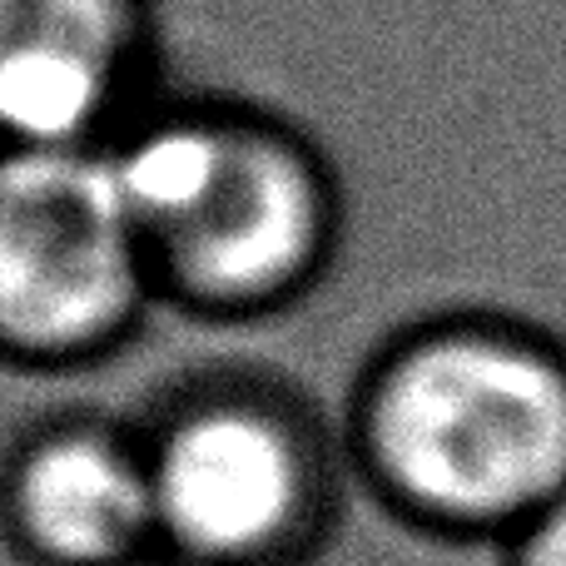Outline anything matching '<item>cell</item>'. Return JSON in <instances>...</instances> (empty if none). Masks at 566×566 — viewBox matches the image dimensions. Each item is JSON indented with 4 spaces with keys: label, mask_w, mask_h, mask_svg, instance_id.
<instances>
[{
    "label": "cell",
    "mask_w": 566,
    "mask_h": 566,
    "mask_svg": "<svg viewBox=\"0 0 566 566\" xmlns=\"http://www.w3.org/2000/svg\"><path fill=\"white\" fill-rule=\"evenodd\" d=\"M159 313L149 249L99 149H0V373L109 368Z\"/></svg>",
    "instance_id": "obj_4"
},
{
    "label": "cell",
    "mask_w": 566,
    "mask_h": 566,
    "mask_svg": "<svg viewBox=\"0 0 566 566\" xmlns=\"http://www.w3.org/2000/svg\"><path fill=\"white\" fill-rule=\"evenodd\" d=\"M353 492L432 537H512L566 492V343L502 313L402 323L338 412Z\"/></svg>",
    "instance_id": "obj_2"
},
{
    "label": "cell",
    "mask_w": 566,
    "mask_h": 566,
    "mask_svg": "<svg viewBox=\"0 0 566 566\" xmlns=\"http://www.w3.org/2000/svg\"><path fill=\"white\" fill-rule=\"evenodd\" d=\"M99 155L149 249L159 308L179 318L259 328L338 269L343 175L303 119L264 99L165 85Z\"/></svg>",
    "instance_id": "obj_1"
},
{
    "label": "cell",
    "mask_w": 566,
    "mask_h": 566,
    "mask_svg": "<svg viewBox=\"0 0 566 566\" xmlns=\"http://www.w3.org/2000/svg\"><path fill=\"white\" fill-rule=\"evenodd\" d=\"M125 566H189V562L169 557V552H149V557H139V562H125Z\"/></svg>",
    "instance_id": "obj_8"
},
{
    "label": "cell",
    "mask_w": 566,
    "mask_h": 566,
    "mask_svg": "<svg viewBox=\"0 0 566 566\" xmlns=\"http://www.w3.org/2000/svg\"><path fill=\"white\" fill-rule=\"evenodd\" d=\"M512 566H566V492L507 537Z\"/></svg>",
    "instance_id": "obj_7"
},
{
    "label": "cell",
    "mask_w": 566,
    "mask_h": 566,
    "mask_svg": "<svg viewBox=\"0 0 566 566\" xmlns=\"http://www.w3.org/2000/svg\"><path fill=\"white\" fill-rule=\"evenodd\" d=\"M0 542L25 566H125L159 552L139 418L70 402L0 448Z\"/></svg>",
    "instance_id": "obj_6"
},
{
    "label": "cell",
    "mask_w": 566,
    "mask_h": 566,
    "mask_svg": "<svg viewBox=\"0 0 566 566\" xmlns=\"http://www.w3.org/2000/svg\"><path fill=\"white\" fill-rule=\"evenodd\" d=\"M155 0H0V149H99L169 80Z\"/></svg>",
    "instance_id": "obj_5"
},
{
    "label": "cell",
    "mask_w": 566,
    "mask_h": 566,
    "mask_svg": "<svg viewBox=\"0 0 566 566\" xmlns=\"http://www.w3.org/2000/svg\"><path fill=\"white\" fill-rule=\"evenodd\" d=\"M139 418L159 552L189 566H318L353 507L343 432L254 363L179 373Z\"/></svg>",
    "instance_id": "obj_3"
}]
</instances>
